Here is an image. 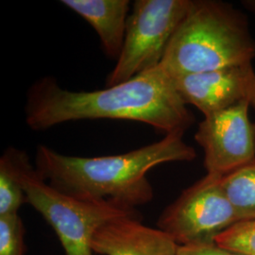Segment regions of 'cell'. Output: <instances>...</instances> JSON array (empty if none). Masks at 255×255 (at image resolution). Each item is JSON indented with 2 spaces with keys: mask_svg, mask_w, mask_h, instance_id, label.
I'll return each instance as SVG.
<instances>
[{
  "mask_svg": "<svg viewBox=\"0 0 255 255\" xmlns=\"http://www.w3.org/2000/svg\"><path fill=\"white\" fill-rule=\"evenodd\" d=\"M25 119L36 131L84 119L129 120L164 135L184 133L195 122L173 78L161 65L98 91H69L54 78L44 77L27 90Z\"/></svg>",
  "mask_w": 255,
  "mask_h": 255,
  "instance_id": "6da1fadb",
  "label": "cell"
},
{
  "mask_svg": "<svg viewBox=\"0 0 255 255\" xmlns=\"http://www.w3.org/2000/svg\"><path fill=\"white\" fill-rule=\"evenodd\" d=\"M183 135L169 133L126 153L99 157L62 154L40 145L35 168L50 185L78 200L106 201L136 209L153 199V188L146 177L151 168L172 162H191L197 157Z\"/></svg>",
  "mask_w": 255,
  "mask_h": 255,
  "instance_id": "7a4b0ae2",
  "label": "cell"
},
{
  "mask_svg": "<svg viewBox=\"0 0 255 255\" xmlns=\"http://www.w3.org/2000/svg\"><path fill=\"white\" fill-rule=\"evenodd\" d=\"M255 40L246 15L219 0H192L160 65L171 78L253 64Z\"/></svg>",
  "mask_w": 255,
  "mask_h": 255,
  "instance_id": "3957f363",
  "label": "cell"
},
{
  "mask_svg": "<svg viewBox=\"0 0 255 255\" xmlns=\"http://www.w3.org/2000/svg\"><path fill=\"white\" fill-rule=\"evenodd\" d=\"M2 156L11 165L27 202L54 230L66 255H93L92 241L101 227L117 219L141 218L136 209L82 201L59 191L39 175L21 149L9 146Z\"/></svg>",
  "mask_w": 255,
  "mask_h": 255,
  "instance_id": "277c9868",
  "label": "cell"
},
{
  "mask_svg": "<svg viewBox=\"0 0 255 255\" xmlns=\"http://www.w3.org/2000/svg\"><path fill=\"white\" fill-rule=\"evenodd\" d=\"M192 0H136L128 18L124 45L106 87L159 66Z\"/></svg>",
  "mask_w": 255,
  "mask_h": 255,
  "instance_id": "5b68a950",
  "label": "cell"
},
{
  "mask_svg": "<svg viewBox=\"0 0 255 255\" xmlns=\"http://www.w3.org/2000/svg\"><path fill=\"white\" fill-rule=\"evenodd\" d=\"M223 177L207 173L182 191L161 214L158 229L178 246L214 244L219 235L239 222Z\"/></svg>",
  "mask_w": 255,
  "mask_h": 255,
  "instance_id": "8992f818",
  "label": "cell"
},
{
  "mask_svg": "<svg viewBox=\"0 0 255 255\" xmlns=\"http://www.w3.org/2000/svg\"><path fill=\"white\" fill-rule=\"evenodd\" d=\"M248 100L204 117L195 134L208 174L226 176L255 162V123Z\"/></svg>",
  "mask_w": 255,
  "mask_h": 255,
  "instance_id": "52a82bcc",
  "label": "cell"
},
{
  "mask_svg": "<svg viewBox=\"0 0 255 255\" xmlns=\"http://www.w3.org/2000/svg\"><path fill=\"white\" fill-rule=\"evenodd\" d=\"M254 71L253 64H248L173 80L184 103L195 106L206 117L247 100L248 81Z\"/></svg>",
  "mask_w": 255,
  "mask_h": 255,
  "instance_id": "ba28073f",
  "label": "cell"
},
{
  "mask_svg": "<svg viewBox=\"0 0 255 255\" xmlns=\"http://www.w3.org/2000/svg\"><path fill=\"white\" fill-rule=\"evenodd\" d=\"M92 250L100 255H178L179 246L160 229L145 226L141 218H124L101 227Z\"/></svg>",
  "mask_w": 255,
  "mask_h": 255,
  "instance_id": "9c48e42d",
  "label": "cell"
},
{
  "mask_svg": "<svg viewBox=\"0 0 255 255\" xmlns=\"http://www.w3.org/2000/svg\"><path fill=\"white\" fill-rule=\"evenodd\" d=\"M65 7L82 16L98 33L104 53L118 60L124 45L128 0H61Z\"/></svg>",
  "mask_w": 255,
  "mask_h": 255,
  "instance_id": "30bf717a",
  "label": "cell"
},
{
  "mask_svg": "<svg viewBox=\"0 0 255 255\" xmlns=\"http://www.w3.org/2000/svg\"><path fill=\"white\" fill-rule=\"evenodd\" d=\"M223 186L239 222L255 220V162L224 176Z\"/></svg>",
  "mask_w": 255,
  "mask_h": 255,
  "instance_id": "8fae6325",
  "label": "cell"
},
{
  "mask_svg": "<svg viewBox=\"0 0 255 255\" xmlns=\"http://www.w3.org/2000/svg\"><path fill=\"white\" fill-rule=\"evenodd\" d=\"M26 195L8 160L0 158V216L18 213Z\"/></svg>",
  "mask_w": 255,
  "mask_h": 255,
  "instance_id": "7c38bea8",
  "label": "cell"
},
{
  "mask_svg": "<svg viewBox=\"0 0 255 255\" xmlns=\"http://www.w3.org/2000/svg\"><path fill=\"white\" fill-rule=\"evenodd\" d=\"M215 243L241 255H255V220L238 222L216 238Z\"/></svg>",
  "mask_w": 255,
  "mask_h": 255,
  "instance_id": "4fadbf2b",
  "label": "cell"
},
{
  "mask_svg": "<svg viewBox=\"0 0 255 255\" xmlns=\"http://www.w3.org/2000/svg\"><path fill=\"white\" fill-rule=\"evenodd\" d=\"M25 227L18 213L0 216V255H24Z\"/></svg>",
  "mask_w": 255,
  "mask_h": 255,
  "instance_id": "5bb4252c",
  "label": "cell"
},
{
  "mask_svg": "<svg viewBox=\"0 0 255 255\" xmlns=\"http://www.w3.org/2000/svg\"><path fill=\"white\" fill-rule=\"evenodd\" d=\"M178 255H241L223 248L218 246L216 243L208 245L196 246H179Z\"/></svg>",
  "mask_w": 255,
  "mask_h": 255,
  "instance_id": "9a60e30c",
  "label": "cell"
},
{
  "mask_svg": "<svg viewBox=\"0 0 255 255\" xmlns=\"http://www.w3.org/2000/svg\"><path fill=\"white\" fill-rule=\"evenodd\" d=\"M247 100L250 102L251 107L255 108V71L251 74L248 81Z\"/></svg>",
  "mask_w": 255,
  "mask_h": 255,
  "instance_id": "2e32d148",
  "label": "cell"
},
{
  "mask_svg": "<svg viewBox=\"0 0 255 255\" xmlns=\"http://www.w3.org/2000/svg\"><path fill=\"white\" fill-rule=\"evenodd\" d=\"M241 3L245 7V9L255 14V0H243L241 1Z\"/></svg>",
  "mask_w": 255,
  "mask_h": 255,
  "instance_id": "e0dca14e",
  "label": "cell"
}]
</instances>
